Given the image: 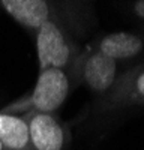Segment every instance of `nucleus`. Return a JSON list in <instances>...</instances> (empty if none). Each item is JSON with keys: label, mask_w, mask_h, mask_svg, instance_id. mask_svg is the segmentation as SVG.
Instances as JSON below:
<instances>
[{"label": "nucleus", "mask_w": 144, "mask_h": 150, "mask_svg": "<svg viewBox=\"0 0 144 150\" xmlns=\"http://www.w3.org/2000/svg\"><path fill=\"white\" fill-rule=\"evenodd\" d=\"M0 8L30 32L44 23L54 21L68 29L78 41L87 39L98 26L92 2L80 0H0Z\"/></svg>", "instance_id": "obj_1"}, {"label": "nucleus", "mask_w": 144, "mask_h": 150, "mask_svg": "<svg viewBox=\"0 0 144 150\" xmlns=\"http://www.w3.org/2000/svg\"><path fill=\"white\" fill-rule=\"evenodd\" d=\"M74 89L75 84L69 72L53 68L44 69L39 71L38 80L27 95L8 104L0 110V112L15 116H24L27 112L56 114Z\"/></svg>", "instance_id": "obj_2"}, {"label": "nucleus", "mask_w": 144, "mask_h": 150, "mask_svg": "<svg viewBox=\"0 0 144 150\" xmlns=\"http://www.w3.org/2000/svg\"><path fill=\"white\" fill-rule=\"evenodd\" d=\"M35 45L39 71L53 68L71 74L83 51V45L77 38L54 21L44 23L35 32Z\"/></svg>", "instance_id": "obj_3"}, {"label": "nucleus", "mask_w": 144, "mask_h": 150, "mask_svg": "<svg viewBox=\"0 0 144 150\" xmlns=\"http://www.w3.org/2000/svg\"><path fill=\"white\" fill-rule=\"evenodd\" d=\"M126 69L89 45H84L71 75L75 87L84 86L93 95L95 101H99L111 93Z\"/></svg>", "instance_id": "obj_4"}, {"label": "nucleus", "mask_w": 144, "mask_h": 150, "mask_svg": "<svg viewBox=\"0 0 144 150\" xmlns=\"http://www.w3.org/2000/svg\"><path fill=\"white\" fill-rule=\"evenodd\" d=\"M144 107V62L128 68L110 95L93 101L95 114H113Z\"/></svg>", "instance_id": "obj_5"}, {"label": "nucleus", "mask_w": 144, "mask_h": 150, "mask_svg": "<svg viewBox=\"0 0 144 150\" xmlns=\"http://www.w3.org/2000/svg\"><path fill=\"white\" fill-rule=\"evenodd\" d=\"M90 48L114 60L125 68L137 63L135 60L144 56V30H117L96 35L90 42Z\"/></svg>", "instance_id": "obj_6"}, {"label": "nucleus", "mask_w": 144, "mask_h": 150, "mask_svg": "<svg viewBox=\"0 0 144 150\" xmlns=\"http://www.w3.org/2000/svg\"><path fill=\"white\" fill-rule=\"evenodd\" d=\"M23 117L29 126L32 150H69L71 129L57 114L27 112Z\"/></svg>", "instance_id": "obj_7"}, {"label": "nucleus", "mask_w": 144, "mask_h": 150, "mask_svg": "<svg viewBox=\"0 0 144 150\" xmlns=\"http://www.w3.org/2000/svg\"><path fill=\"white\" fill-rule=\"evenodd\" d=\"M0 144L5 150H32L29 126L23 116L0 112Z\"/></svg>", "instance_id": "obj_8"}, {"label": "nucleus", "mask_w": 144, "mask_h": 150, "mask_svg": "<svg viewBox=\"0 0 144 150\" xmlns=\"http://www.w3.org/2000/svg\"><path fill=\"white\" fill-rule=\"evenodd\" d=\"M126 6V11L129 12V15L134 18V20H137V21H140V23H143L144 24V0H135V2H128V3H125Z\"/></svg>", "instance_id": "obj_9"}, {"label": "nucleus", "mask_w": 144, "mask_h": 150, "mask_svg": "<svg viewBox=\"0 0 144 150\" xmlns=\"http://www.w3.org/2000/svg\"><path fill=\"white\" fill-rule=\"evenodd\" d=\"M0 150H5V149H3V146H2V144H0Z\"/></svg>", "instance_id": "obj_10"}]
</instances>
